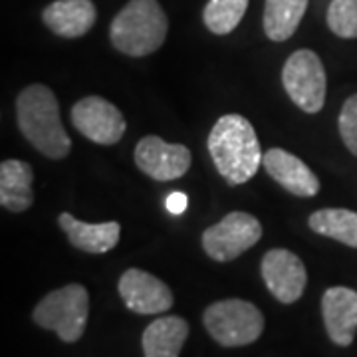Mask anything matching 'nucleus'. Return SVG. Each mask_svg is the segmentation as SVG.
<instances>
[{"instance_id": "obj_1", "label": "nucleus", "mask_w": 357, "mask_h": 357, "mask_svg": "<svg viewBox=\"0 0 357 357\" xmlns=\"http://www.w3.org/2000/svg\"><path fill=\"white\" fill-rule=\"evenodd\" d=\"M208 153L230 187L255 177L262 163V151L252 123L238 114L222 115L208 133Z\"/></svg>"}, {"instance_id": "obj_2", "label": "nucleus", "mask_w": 357, "mask_h": 357, "mask_svg": "<svg viewBox=\"0 0 357 357\" xmlns=\"http://www.w3.org/2000/svg\"><path fill=\"white\" fill-rule=\"evenodd\" d=\"M18 128L26 139L48 159H64L72 141L60 119V105L48 86L32 84L18 93L16 100Z\"/></svg>"}, {"instance_id": "obj_3", "label": "nucleus", "mask_w": 357, "mask_h": 357, "mask_svg": "<svg viewBox=\"0 0 357 357\" xmlns=\"http://www.w3.org/2000/svg\"><path fill=\"white\" fill-rule=\"evenodd\" d=\"M169 20L157 0H129L109 28L115 50L131 58L157 52L167 38Z\"/></svg>"}, {"instance_id": "obj_4", "label": "nucleus", "mask_w": 357, "mask_h": 357, "mask_svg": "<svg viewBox=\"0 0 357 357\" xmlns=\"http://www.w3.org/2000/svg\"><path fill=\"white\" fill-rule=\"evenodd\" d=\"M88 318L89 294L82 284H68L46 294L34 307V321L66 344H76L84 335Z\"/></svg>"}, {"instance_id": "obj_5", "label": "nucleus", "mask_w": 357, "mask_h": 357, "mask_svg": "<svg viewBox=\"0 0 357 357\" xmlns=\"http://www.w3.org/2000/svg\"><path fill=\"white\" fill-rule=\"evenodd\" d=\"M204 328L222 347L255 344L264 332V316L252 302L230 298L215 302L204 310Z\"/></svg>"}, {"instance_id": "obj_6", "label": "nucleus", "mask_w": 357, "mask_h": 357, "mask_svg": "<svg viewBox=\"0 0 357 357\" xmlns=\"http://www.w3.org/2000/svg\"><path fill=\"white\" fill-rule=\"evenodd\" d=\"M282 84L302 112L318 114L326 102L328 77L319 56L312 50H296L282 70Z\"/></svg>"}, {"instance_id": "obj_7", "label": "nucleus", "mask_w": 357, "mask_h": 357, "mask_svg": "<svg viewBox=\"0 0 357 357\" xmlns=\"http://www.w3.org/2000/svg\"><path fill=\"white\" fill-rule=\"evenodd\" d=\"M262 238L260 220L248 213L234 211L203 232V248L208 258L230 262L244 255Z\"/></svg>"}, {"instance_id": "obj_8", "label": "nucleus", "mask_w": 357, "mask_h": 357, "mask_svg": "<svg viewBox=\"0 0 357 357\" xmlns=\"http://www.w3.org/2000/svg\"><path fill=\"white\" fill-rule=\"evenodd\" d=\"M74 128L98 145H115L123 137L128 123L114 103L100 96H88L72 107Z\"/></svg>"}, {"instance_id": "obj_9", "label": "nucleus", "mask_w": 357, "mask_h": 357, "mask_svg": "<svg viewBox=\"0 0 357 357\" xmlns=\"http://www.w3.org/2000/svg\"><path fill=\"white\" fill-rule=\"evenodd\" d=\"M270 294L282 304H294L306 290L307 272L302 258L286 248L268 250L260 264Z\"/></svg>"}, {"instance_id": "obj_10", "label": "nucleus", "mask_w": 357, "mask_h": 357, "mask_svg": "<svg viewBox=\"0 0 357 357\" xmlns=\"http://www.w3.org/2000/svg\"><path fill=\"white\" fill-rule=\"evenodd\" d=\"M135 165L155 181L181 178L192 163L191 151L185 145L167 143L157 135H147L135 147Z\"/></svg>"}, {"instance_id": "obj_11", "label": "nucleus", "mask_w": 357, "mask_h": 357, "mask_svg": "<svg viewBox=\"0 0 357 357\" xmlns=\"http://www.w3.org/2000/svg\"><path fill=\"white\" fill-rule=\"evenodd\" d=\"M117 290L123 304L141 316L163 314L173 306V294L165 282L139 268L126 270L119 278Z\"/></svg>"}, {"instance_id": "obj_12", "label": "nucleus", "mask_w": 357, "mask_h": 357, "mask_svg": "<svg viewBox=\"0 0 357 357\" xmlns=\"http://www.w3.org/2000/svg\"><path fill=\"white\" fill-rule=\"evenodd\" d=\"M321 316L326 332L340 347L351 345L357 332V292L345 286L328 288L321 296Z\"/></svg>"}, {"instance_id": "obj_13", "label": "nucleus", "mask_w": 357, "mask_h": 357, "mask_svg": "<svg viewBox=\"0 0 357 357\" xmlns=\"http://www.w3.org/2000/svg\"><path fill=\"white\" fill-rule=\"evenodd\" d=\"M262 165L266 173L280 187L294 197H316L319 191V178L310 167L290 151L284 149H268L262 157Z\"/></svg>"}, {"instance_id": "obj_14", "label": "nucleus", "mask_w": 357, "mask_h": 357, "mask_svg": "<svg viewBox=\"0 0 357 357\" xmlns=\"http://www.w3.org/2000/svg\"><path fill=\"white\" fill-rule=\"evenodd\" d=\"M42 20L56 36L79 38L96 24L98 10L91 0H56L44 8Z\"/></svg>"}, {"instance_id": "obj_15", "label": "nucleus", "mask_w": 357, "mask_h": 357, "mask_svg": "<svg viewBox=\"0 0 357 357\" xmlns=\"http://www.w3.org/2000/svg\"><path fill=\"white\" fill-rule=\"evenodd\" d=\"M58 225L66 232L72 246L89 255H105L114 250L121 236V227L115 220L93 225V222H82L70 213H62L58 217Z\"/></svg>"}, {"instance_id": "obj_16", "label": "nucleus", "mask_w": 357, "mask_h": 357, "mask_svg": "<svg viewBox=\"0 0 357 357\" xmlns=\"http://www.w3.org/2000/svg\"><path fill=\"white\" fill-rule=\"evenodd\" d=\"M34 171L32 167L18 161L6 159L0 165V204L4 211L24 213L34 203Z\"/></svg>"}, {"instance_id": "obj_17", "label": "nucleus", "mask_w": 357, "mask_h": 357, "mask_svg": "<svg viewBox=\"0 0 357 357\" xmlns=\"http://www.w3.org/2000/svg\"><path fill=\"white\" fill-rule=\"evenodd\" d=\"M189 337V324L178 316H165L151 321L141 337L145 357H178Z\"/></svg>"}, {"instance_id": "obj_18", "label": "nucleus", "mask_w": 357, "mask_h": 357, "mask_svg": "<svg viewBox=\"0 0 357 357\" xmlns=\"http://www.w3.org/2000/svg\"><path fill=\"white\" fill-rule=\"evenodd\" d=\"M307 0H266L264 6V32L274 42H284L302 22Z\"/></svg>"}, {"instance_id": "obj_19", "label": "nucleus", "mask_w": 357, "mask_h": 357, "mask_svg": "<svg viewBox=\"0 0 357 357\" xmlns=\"http://www.w3.org/2000/svg\"><path fill=\"white\" fill-rule=\"evenodd\" d=\"M307 225L321 236L357 248V213L349 208H319L310 215Z\"/></svg>"}, {"instance_id": "obj_20", "label": "nucleus", "mask_w": 357, "mask_h": 357, "mask_svg": "<svg viewBox=\"0 0 357 357\" xmlns=\"http://www.w3.org/2000/svg\"><path fill=\"white\" fill-rule=\"evenodd\" d=\"M246 8L248 0H208L203 10L204 26L217 36L230 34L241 24Z\"/></svg>"}, {"instance_id": "obj_21", "label": "nucleus", "mask_w": 357, "mask_h": 357, "mask_svg": "<svg viewBox=\"0 0 357 357\" xmlns=\"http://www.w3.org/2000/svg\"><path fill=\"white\" fill-rule=\"evenodd\" d=\"M328 26L340 38H357V0H332Z\"/></svg>"}, {"instance_id": "obj_22", "label": "nucleus", "mask_w": 357, "mask_h": 357, "mask_svg": "<svg viewBox=\"0 0 357 357\" xmlns=\"http://www.w3.org/2000/svg\"><path fill=\"white\" fill-rule=\"evenodd\" d=\"M337 123L345 147L357 157V93L345 100Z\"/></svg>"}, {"instance_id": "obj_23", "label": "nucleus", "mask_w": 357, "mask_h": 357, "mask_svg": "<svg viewBox=\"0 0 357 357\" xmlns=\"http://www.w3.org/2000/svg\"><path fill=\"white\" fill-rule=\"evenodd\" d=\"M165 204L173 215H181V213H185V208H187V195H185V192H171V195L167 197Z\"/></svg>"}]
</instances>
